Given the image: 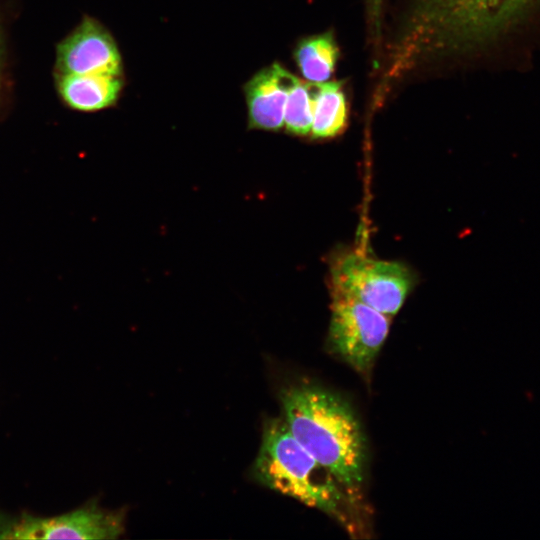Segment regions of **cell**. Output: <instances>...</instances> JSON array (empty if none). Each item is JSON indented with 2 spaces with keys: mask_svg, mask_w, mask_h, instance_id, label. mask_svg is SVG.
<instances>
[{
  "mask_svg": "<svg viewBox=\"0 0 540 540\" xmlns=\"http://www.w3.org/2000/svg\"><path fill=\"white\" fill-rule=\"evenodd\" d=\"M253 471L270 489L324 512L347 529L353 528L350 512L356 502L299 444L284 418L265 424Z\"/></svg>",
  "mask_w": 540,
  "mask_h": 540,
  "instance_id": "cell-2",
  "label": "cell"
},
{
  "mask_svg": "<svg viewBox=\"0 0 540 540\" xmlns=\"http://www.w3.org/2000/svg\"><path fill=\"white\" fill-rule=\"evenodd\" d=\"M299 69L309 82L327 81L335 68L338 48L331 34L325 33L303 40L296 49Z\"/></svg>",
  "mask_w": 540,
  "mask_h": 540,
  "instance_id": "cell-11",
  "label": "cell"
},
{
  "mask_svg": "<svg viewBox=\"0 0 540 540\" xmlns=\"http://www.w3.org/2000/svg\"><path fill=\"white\" fill-rule=\"evenodd\" d=\"M314 107V83H304L298 78L291 87L284 111L287 131L306 135L311 132Z\"/></svg>",
  "mask_w": 540,
  "mask_h": 540,
  "instance_id": "cell-12",
  "label": "cell"
},
{
  "mask_svg": "<svg viewBox=\"0 0 540 540\" xmlns=\"http://www.w3.org/2000/svg\"><path fill=\"white\" fill-rule=\"evenodd\" d=\"M121 87L120 75H57V88L62 100L79 111H96L111 106L117 100Z\"/></svg>",
  "mask_w": 540,
  "mask_h": 540,
  "instance_id": "cell-8",
  "label": "cell"
},
{
  "mask_svg": "<svg viewBox=\"0 0 540 540\" xmlns=\"http://www.w3.org/2000/svg\"><path fill=\"white\" fill-rule=\"evenodd\" d=\"M381 4L382 0H369L370 13L376 19L375 24L378 22Z\"/></svg>",
  "mask_w": 540,
  "mask_h": 540,
  "instance_id": "cell-13",
  "label": "cell"
},
{
  "mask_svg": "<svg viewBox=\"0 0 540 540\" xmlns=\"http://www.w3.org/2000/svg\"><path fill=\"white\" fill-rule=\"evenodd\" d=\"M296 79L281 65L273 64L247 83L250 128L275 131L284 125L286 100Z\"/></svg>",
  "mask_w": 540,
  "mask_h": 540,
  "instance_id": "cell-7",
  "label": "cell"
},
{
  "mask_svg": "<svg viewBox=\"0 0 540 540\" xmlns=\"http://www.w3.org/2000/svg\"><path fill=\"white\" fill-rule=\"evenodd\" d=\"M284 420L299 444L360 501L367 461L362 427L351 406L335 393L311 383L281 392Z\"/></svg>",
  "mask_w": 540,
  "mask_h": 540,
  "instance_id": "cell-1",
  "label": "cell"
},
{
  "mask_svg": "<svg viewBox=\"0 0 540 540\" xmlns=\"http://www.w3.org/2000/svg\"><path fill=\"white\" fill-rule=\"evenodd\" d=\"M465 19L490 25H507L521 18L535 0H436Z\"/></svg>",
  "mask_w": 540,
  "mask_h": 540,
  "instance_id": "cell-10",
  "label": "cell"
},
{
  "mask_svg": "<svg viewBox=\"0 0 540 540\" xmlns=\"http://www.w3.org/2000/svg\"><path fill=\"white\" fill-rule=\"evenodd\" d=\"M57 75H120L121 58L110 33L86 17L57 47Z\"/></svg>",
  "mask_w": 540,
  "mask_h": 540,
  "instance_id": "cell-6",
  "label": "cell"
},
{
  "mask_svg": "<svg viewBox=\"0 0 540 540\" xmlns=\"http://www.w3.org/2000/svg\"><path fill=\"white\" fill-rule=\"evenodd\" d=\"M332 292L327 347L357 373L368 377L388 335L390 316L352 296Z\"/></svg>",
  "mask_w": 540,
  "mask_h": 540,
  "instance_id": "cell-3",
  "label": "cell"
},
{
  "mask_svg": "<svg viewBox=\"0 0 540 540\" xmlns=\"http://www.w3.org/2000/svg\"><path fill=\"white\" fill-rule=\"evenodd\" d=\"M347 120V103L339 82L314 83L311 133L314 138H330L340 133Z\"/></svg>",
  "mask_w": 540,
  "mask_h": 540,
  "instance_id": "cell-9",
  "label": "cell"
},
{
  "mask_svg": "<svg viewBox=\"0 0 540 540\" xmlns=\"http://www.w3.org/2000/svg\"><path fill=\"white\" fill-rule=\"evenodd\" d=\"M331 278L333 290L390 317L402 307L414 283L402 263L375 260L358 252L339 257L332 265Z\"/></svg>",
  "mask_w": 540,
  "mask_h": 540,
  "instance_id": "cell-4",
  "label": "cell"
},
{
  "mask_svg": "<svg viewBox=\"0 0 540 540\" xmlns=\"http://www.w3.org/2000/svg\"><path fill=\"white\" fill-rule=\"evenodd\" d=\"M123 515L97 507L80 508L50 518L24 516L0 528L1 539H116Z\"/></svg>",
  "mask_w": 540,
  "mask_h": 540,
  "instance_id": "cell-5",
  "label": "cell"
}]
</instances>
